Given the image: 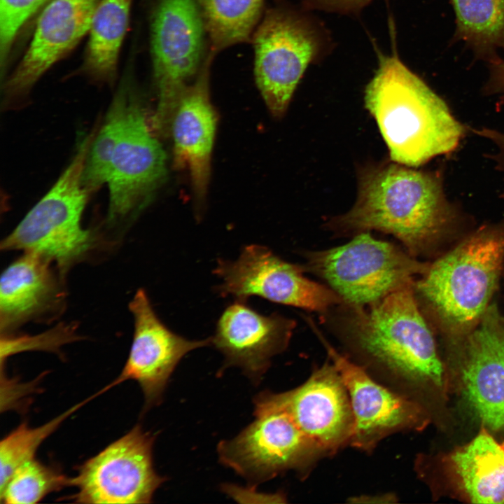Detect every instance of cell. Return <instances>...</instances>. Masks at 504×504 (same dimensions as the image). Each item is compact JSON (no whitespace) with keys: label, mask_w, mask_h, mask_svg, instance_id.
I'll return each mask as SVG.
<instances>
[{"label":"cell","mask_w":504,"mask_h":504,"mask_svg":"<svg viewBox=\"0 0 504 504\" xmlns=\"http://www.w3.org/2000/svg\"><path fill=\"white\" fill-rule=\"evenodd\" d=\"M414 284L367 306L339 304L331 323L345 355L415 402L416 391L442 387L444 368Z\"/></svg>","instance_id":"6da1fadb"},{"label":"cell","mask_w":504,"mask_h":504,"mask_svg":"<svg viewBox=\"0 0 504 504\" xmlns=\"http://www.w3.org/2000/svg\"><path fill=\"white\" fill-rule=\"evenodd\" d=\"M410 167L391 160L360 168L355 204L326 228L341 237L379 231L415 258L435 254L458 232L460 216L436 174Z\"/></svg>","instance_id":"7a4b0ae2"},{"label":"cell","mask_w":504,"mask_h":504,"mask_svg":"<svg viewBox=\"0 0 504 504\" xmlns=\"http://www.w3.org/2000/svg\"><path fill=\"white\" fill-rule=\"evenodd\" d=\"M364 103L377 123L390 160L406 166L418 167L454 150L465 133L444 102L396 53L379 56Z\"/></svg>","instance_id":"3957f363"},{"label":"cell","mask_w":504,"mask_h":504,"mask_svg":"<svg viewBox=\"0 0 504 504\" xmlns=\"http://www.w3.org/2000/svg\"><path fill=\"white\" fill-rule=\"evenodd\" d=\"M504 262V223L480 227L429 264L414 288L424 314L450 343L468 334L491 304Z\"/></svg>","instance_id":"277c9868"},{"label":"cell","mask_w":504,"mask_h":504,"mask_svg":"<svg viewBox=\"0 0 504 504\" xmlns=\"http://www.w3.org/2000/svg\"><path fill=\"white\" fill-rule=\"evenodd\" d=\"M99 125L97 121L52 188L1 241V249L38 254L55 262L61 272L90 250L92 236L83 227L81 219L91 194L82 176Z\"/></svg>","instance_id":"5b68a950"},{"label":"cell","mask_w":504,"mask_h":504,"mask_svg":"<svg viewBox=\"0 0 504 504\" xmlns=\"http://www.w3.org/2000/svg\"><path fill=\"white\" fill-rule=\"evenodd\" d=\"M304 259L305 272L323 280L342 304L354 307L371 304L414 283L430 264L393 243L374 238L370 232L356 234L339 246L307 251Z\"/></svg>","instance_id":"8992f818"},{"label":"cell","mask_w":504,"mask_h":504,"mask_svg":"<svg viewBox=\"0 0 504 504\" xmlns=\"http://www.w3.org/2000/svg\"><path fill=\"white\" fill-rule=\"evenodd\" d=\"M255 420L236 437L218 444L219 461L251 484L289 470L307 477L325 455L301 430L276 393L253 400Z\"/></svg>","instance_id":"52a82bcc"},{"label":"cell","mask_w":504,"mask_h":504,"mask_svg":"<svg viewBox=\"0 0 504 504\" xmlns=\"http://www.w3.org/2000/svg\"><path fill=\"white\" fill-rule=\"evenodd\" d=\"M204 34L197 0H158L151 21V54L158 101L150 117L157 136L170 134L177 106L202 66Z\"/></svg>","instance_id":"ba28073f"},{"label":"cell","mask_w":504,"mask_h":504,"mask_svg":"<svg viewBox=\"0 0 504 504\" xmlns=\"http://www.w3.org/2000/svg\"><path fill=\"white\" fill-rule=\"evenodd\" d=\"M257 86L270 113L284 116L308 65L321 48L313 25L294 11L268 10L251 37Z\"/></svg>","instance_id":"9c48e42d"},{"label":"cell","mask_w":504,"mask_h":504,"mask_svg":"<svg viewBox=\"0 0 504 504\" xmlns=\"http://www.w3.org/2000/svg\"><path fill=\"white\" fill-rule=\"evenodd\" d=\"M157 136L139 95L130 86L106 183L108 222L134 217L164 181L166 154Z\"/></svg>","instance_id":"30bf717a"},{"label":"cell","mask_w":504,"mask_h":504,"mask_svg":"<svg viewBox=\"0 0 504 504\" xmlns=\"http://www.w3.org/2000/svg\"><path fill=\"white\" fill-rule=\"evenodd\" d=\"M155 435L140 425L108 444L78 468L71 478V496L79 503H150L167 477L153 467Z\"/></svg>","instance_id":"8fae6325"},{"label":"cell","mask_w":504,"mask_h":504,"mask_svg":"<svg viewBox=\"0 0 504 504\" xmlns=\"http://www.w3.org/2000/svg\"><path fill=\"white\" fill-rule=\"evenodd\" d=\"M304 272L302 265L288 262L258 244L245 246L235 260H218L214 270L221 280L218 290L223 297L246 301L258 296L322 314L343 303L332 288Z\"/></svg>","instance_id":"7c38bea8"},{"label":"cell","mask_w":504,"mask_h":504,"mask_svg":"<svg viewBox=\"0 0 504 504\" xmlns=\"http://www.w3.org/2000/svg\"><path fill=\"white\" fill-rule=\"evenodd\" d=\"M328 358L339 372L349 395L354 416L351 447L370 454L391 435L421 428L422 407L373 378L363 367L337 350L310 323Z\"/></svg>","instance_id":"4fadbf2b"},{"label":"cell","mask_w":504,"mask_h":504,"mask_svg":"<svg viewBox=\"0 0 504 504\" xmlns=\"http://www.w3.org/2000/svg\"><path fill=\"white\" fill-rule=\"evenodd\" d=\"M129 309L134 318V335L127 359L119 375L97 393L134 380L142 390L144 409L148 410L162 402L169 377L182 358L211 345V340H190L172 332L158 318L143 289L136 291Z\"/></svg>","instance_id":"5bb4252c"},{"label":"cell","mask_w":504,"mask_h":504,"mask_svg":"<svg viewBox=\"0 0 504 504\" xmlns=\"http://www.w3.org/2000/svg\"><path fill=\"white\" fill-rule=\"evenodd\" d=\"M99 1L50 0L45 5L27 51L5 82L3 108L21 107L39 78L88 33Z\"/></svg>","instance_id":"9a60e30c"},{"label":"cell","mask_w":504,"mask_h":504,"mask_svg":"<svg viewBox=\"0 0 504 504\" xmlns=\"http://www.w3.org/2000/svg\"><path fill=\"white\" fill-rule=\"evenodd\" d=\"M276 398L326 457L350 445L354 416L346 386L329 358L301 385Z\"/></svg>","instance_id":"2e32d148"},{"label":"cell","mask_w":504,"mask_h":504,"mask_svg":"<svg viewBox=\"0 0 504 504\" xmlns=\"http://www.w3.org/2000/svg\"><path fill=\"white\" fill-rule=\"evenodd\" d=\"M459 351L463 393L492 430L504 428V317L491 303L477 326L451 343Z\"/></svg>","instance_id":"e0dca14e"},{"label":"cell","mask_w":504,"mask_h":504,"mask_svg":"<svg viewBox=\"0 0 504 504\" xmlns=\"http://www.w3.org/2000/svg\"><path fill=\"white\" fill-rule=\"evenodd\" d=\"M236 300L218 320L211 344L224 357L223 368L236 366L258 384L272 358L287 348L295 322L278 314L262 315Z\"/></svg>","instance_id":"ac0fdd59"},{"label":"cell","mask_w":504,"mask_h":504,"mask_svg":"<svg viewBox=\"0 0 504 504\" xmlns=\"http://www.w3.org/2000/svg\"><path fill=\"white\" fill-rule=\"evenodd\" d=\"M209 52L197 77L183 93L173 116L170 134L173 139L174 167L190 176L195 199H205L211 175V161L217 126V114L209 94Z\"/></svg>","instance_id":"d6986e66"},{"label":"cell","mask_w":504,"mask_h":504,"mask_svg":"<svg viewBox=\"0 0 504 504\" xmlns=\"http://www.w3.org/2000/svg\"><path fill=\"white\" fill-rule=\"evenodd\" d=\"M51 262L24 253L3 272L0 281L1 333L43 315L62 302Z\"/></svg>","instance_id":"ffe728a7"},{"label":"cell","mask_w":504,"mask_h":504,"mask_svg":"<svg viewBox=\"0 0 504 504\" xmlns=\"http://www.w3.org/2000/svg\"><path fill=\"white\" fill-rule=\"evenodd\" d=\"M450 462L459 486L475 503H504V447L484 429L456 449Z\"/></svg>","instance_id":"44dd1931"},{"label":"cell","mask_w":504,"mask_h":504,"mask_svg":"<svg viewBox=\"0 0 504 504\" xmlns=\"http://www.w3.org/2000/svg\"><path fill=\"white\" fill-rule=\"evenodd\" d=\"M132 0H99L90 26L84 69L99 83L113 84Z\"/></svg>","instance_id":"7402d4cb"},{"label":"cell","mask_w":504,"mask_h":504,"mask_svg":"<svg viewBox=\"0 0 504 504\" xmlns=\"http://www.w3.org/2000/svg\"><path fill=\"white\" fill-rule=\"evenodd\" d=\"M265 0H197L210 51L248 41L258 25Z\"/></svg>","instance_id":"603a6c76"},{"label":"cell","mask_w":504,"mask_h":504,"mask_svg":"<svg viewBox=\"0 0 504 504\" xmlns=\"http://www.w3.org/2000/svg\"><path fill=\"white\" fill-rule=\"evenodd\" d=\"M129 90V83L124 80L111 102L104 122L101 121L89 150L82 182L91 195L107 183L113 152L122 125Z\"/></svg>","instance_id":"cb8c5ba5"},{"label":"cell","mask_w":504,"mask_h":504,"mask_svg":"<svg viewBox=\"0 0 504 504\" xmlns=\"http://www.w3.org/2000/svg\"><path fill=\"white\" fill-rule=\"evenodd\" d=\"M458 34L480 48L504 43V0H450Z\"/></svg>","instance_id":"d4e9b609"},{"label":"cell","mask_w":504,"mask_h":504,"mask_svg":"<svg viewBox=\"0 0 504 504\" xmlns=\"http://www.w3.org/2000/svg\"><path fill=\"white\" fill-rule=\"evenodd\" d=\"M70 486L71 477L34 458L12 473L0 490V500L6 504L36 503L47 495Z\"/></svg>","instance_id":"484cf974"},{"label":"cell","mask_w":504,"mask_h":504,"mask_svg":"<svg viewBox=\"0 0 504 504\" xmlns=\"http://www.w3.org/2000/svg\"><path fill=\"white\" fill-rule=\"evenodd\" d=\"M92 398L76 404L41 426L31 428L22 423L5 436L0 442V490L17 468L34 458L39 446L65 419Z\"/></svg>","instance_id":"4316f807"},{"label":"cell","mask_w":504,"mask_h":504,"mask_svg":"<svg viewBox=\"0 0 504 504\" xmlns=\"http://www.w3.org/2000/svg\"><path fill=\"white\" fill-rule=\"evenodd\" d=\"M50 0H0V62L6 64L13 42L26 22Z\"/></svg>","instance_id":"83f0119b"},{"label":"cell","mask_w":504,"mask_h":504,"mask_svg":"<svg viewBox=\"0 0 504 504\" xmlns=\"http://www.w3.org/2000/svg\"><path fill=\"white\" fill-rule=\"evenodd\" d=\"M76 328L71 323H61L41 334L29 336L2 335L1 360L20 351L39 349L57 352L64 344L78 340Z\"/></svg>","instance_id":"f1b7e54d"},{"label":"cell","mask_w":504,"mask_h":504,"mask_svg":"<svg viewBox=\"0 0 504 504\" xmlns=\"http://www.w3.org/2000/svg\"><path fill=\"white\" fill-rule=\"evenodd\" d=\"M309 9L349 14L360 11L372 0H301Z\"/></svg>","instance_id":"f546056e"},{"label":"cell","mask_w":504,"mask_h":504,"mask_svg":"<svg viewBox=\"0 0 504 504\" xmlns=\"http://www.w3.org/2000/svg\"><path fill=\"white\" fill-rule=\"evenodd\" d=\"M397 501L398 496L393 493L363 494L350 498L348 500L352 503H394Z\"/></svg>","instance_id":"4dcf8cb0"},{"label":"cell","mask_w":504,"mask_h":504,"mask_svg":"<svg viewBox=\"0 0 504 504\" xmlns=\"http://www.w3.org/2000/svg\"><path fill=\"white\" fill-rule=\"evenodd\" d=\"M487 90L491 92L504 93V61L493 68Z\"/></svg>","instance_id":"1f68e13d"},{"label":"cell","mask_w":504,"mask_h":504,"mask_svg":"<svg viewBox=\"0 0 504 504\" xmlns=\"http://www.w3.org/2000/svg\"><path fill=\"white\" fill-rule=\"evenodd\" d=\"M475 132L491 140L497 146L498 148V160L504 169V133L489 129L476 130Z\"/></svg>","instance_id":"d6a6232c"},{"label":"cell","mask_w":504,"mask_h":504,"mask_svg":"<svg viewBox=\"0 0 504 504\" xmlns=\"http://www.w3.org/2000/svg\"><path fill=\"white\" fill-rule=\"evenodd\" d=\"M503 447H504V444H503Z\"/></svg>","instance_id":"836d02e7"},{"label":"cell","mask_w":504,"mask_h":504,"mask_svg":"<svg viewBox=\"0 0 504 504\" xmlns=\"http://www.w3.org/2000/svg\"></svg>","instance_id":"e575fe53"}]
</instances>
